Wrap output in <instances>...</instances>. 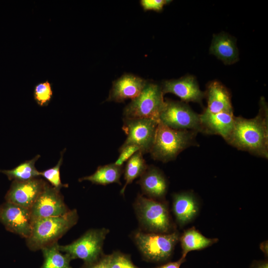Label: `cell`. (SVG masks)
I'll return each mask as SVG.
<instances>
[{"label":"cell","instance_id":"1","mask_svg":"<svg viewBox=\"0 0 268 268\" xmlns=\"http://www.w3.org/2000/svg\"><path fill=\"white\" fill-rule=\"evenodd\" d=\"M261 103L259 114L254 118L234 116L233 129L226 141L239 149L268 158V108L264 101Z\"/></svg>","mask_w":268,"mask_h":268},{"label":"cell","instance_id":"2","mask_svg":"<svg viewBox=\"0 0 268 268\" xmlns=\"http://www.w3.org/2000/svg\"><path fill=\"white\" fill-rule=\"evenodd\" d=\"M78 215L76 209L58 216L38 219L33 222L30 236L26 239L28 248L32 251L58 242L77 222Z\"/></svg>","mask_w":268,"mask_h":268},{"label":"cell","instance_id":"3","mask_svg":"<svg viewBox=\"0 0 268 268\" xmlns=\"http://www.w3.org/2000/svg\"><path fill=\"white\" fill-rule=\"evenodd\" d=\"M197 133L194 131L174 129L159 121L149 153L156 160L163 162L173 160L181 151L194 143Z\"/></svg>","mask_w":268,"mask_h":268},{"label":"cell","instance_id":"4","mask_svg":"<svg viewBox=\"0 0 268 268\" xmlns=\"http://www.w3.org/2000/svg\"><path fill=\"white\" fill-rule=\"evenodd\" d=\"M134 209L141 226L151 233H168L172 224L164 202L138 194Z\"/></svg>","mask_w":268,"mask_h":268},{"label":"cell","instance_id":"5","mask_svg":"<svg viewBox=\"0 0 268 268\" xmlns=\"http://www.w3.org/2000/svg\"><path fill=\"white\" fill-rule=\"evenodd\" d=\"M161 87L147 83L140 94L124 108L123 119H148L159 121L165 100Z\"/></svg>","mask_w":268,"mask_h":268},{"label":"cell","instance_id":"6","mask_svg":"<svg viewBox=\"0 0 268 268\" xmlns=\"http://www.w3.org/2000/svg\"><path fill=\"white\" fill-rule=\"evenodd\" d=\"M134 238L144 258L150 261L161 262L171 257L179 240L180 235L177 231L168 233H145L137 231Z\"/></svg>","mask_w":268,"mask_h":268},{"label":"cell","instance_id":"7","mask_svg":"<svg viewBox=\"0 0 268 268\" xmlns=\"http://www.w3.org/2000/svg\"><path fill=\"white\" fill-rule=\"evenodd\" d=\"M109 232V229L104 228L88 230L71 243L59 245V249L72 259H80L85 263L93 262L103 254V243Z\"/></svg>","mask_w":268,"mask_h":268},{"label":"cell","instance_id":"8","mask_svg":"<svg viewBox=\"0 0 268 268\" xmlns=\"http://www.w3.org/2000/svg\"><path fill=\"white\" fill-rule=\"evenodd\" d=\"M159 121L174 129H189L197 132H202L199 114L195 112L184 102L165 100L159 115Z\"/></svg>","mask_w":268,"mask_h":268},{"label":"cell","instance_id":"9","mask_svg":"<svg viewBox=\"0 0 268 268\" xmlns=\"http://www.w3.org/2000/svg\"><path fill=\"white\" fill-rule=\"evenodd\" d=\"M159 121L148 119H123L122 129L127 138L120 147L134 145L139 148L143 154L149 153Z\"/></svg>","mask_w":268,"mask_h":268},{"label":"cell","instance_id":"10","mask_svg":"<svg viewBox=\"0 0 268 268\" xmlns=\"http://www.w3.org/2000/svg\"><path fill=\"white\" fill-rule=\"evenodd\" d=\"M69 210L60 190L48 183L30 208L33 222L38 219L63 215Z\"/></svg>","mask_w":268,"mask_h":268},{"label":"cell","instance_id":"11","mask_svg":"<svg viewBox=\"0 0 268 268\" xmlns=\"http://www.w3.org/2000/svg\"><path fill=\"white\" fill-rule=\"evenodd\" d=\"M0 222L7 230L22 238L31 235L33 220L30 209L6 201L0 205Z\"/></svg>","mask_w":268,"mask_h":268},{"label":"cell","instance_id":"12","mask_svg":"<svg viewBox=\"0 0 268 268\" xmlns=\"http://www.w3.org/2000/svg\"><path fill=\"white\" fill-rule=\"evenodd\" d=\"M47 183L38 177L27 181L14 180L5 195V200L7 202L30 209Z\"/></svg>","mask_w":268,"mask_h":268},{"label":"cell","instance_id":"13","mask_svg":"<svg viewBox=\"0 0 268 268\" xmlns=\"http://www.w3.org/2000/svg\"><path fill=\"white\" fill-rule=\"evenodd\" d=\"M161 89L163 94L172 93L185 102L201 103L204 96L195 78L192 76L166 80L163 82Z\"/></svg>","mask_w":268,"mask_h":268},{"label":"cell","instance_id":"14","mask_svg":"<svg viewBox=\"0 0 268 268\" xmlns=\"http://www.w3.org/2000/svg\"><path fill=\"white\" fill-rule=\"evenodd\" d=\"M147 82L144 79L133 74H125L113 82L107 101L122 102L138 96Z\"/></svg>","mask_w":268,"mask_h":268},{"label":"cell","instance_id":"15","mask_svg":"<svg viewBox=\"0 0 268 268\" xmlns=\"http://www.w3.org/2000/svg\"><path fill=\"white\" fill-rule=\"evenodd\" d=\"M202 132L217 134L226 141L230 136L234 127L233 114L220 112L212 113L206 108L199 114Z\"/></svg>","mask_w":268,"mask_h":268},{"label":"cell","instance_id":"16","mask_svg":"<svg viewBox=\"0 0 268 268\" xmlns=\"http://www.w3.org/2000/svg\"><path fill=\"white\" fill-rule=\"evenodd\" d=\"M137 182L143 193L149 198L162 199L167 190V180L161 170L153 166H148Z\"/></svg>","mask_w":268,"mask_h":268},{"label":"cell","instance_id":"17","mask_svg":"<svg viewBox=\"0 0 268 268\" xmlns=\"http://www.w3.org/2000/svg\"><path fill=\"white\" fill-rule=\"evenodd\" d=\"M199 210L195 196L188 192L175 194L173 196V211L177 223L184 226L191 221Z\"/></svg>","mask_w":268,"mask_h":268},{"label":"cell","instance_id":"18","mask_svg":"<svg viewBox=\"0 0 268 268\" xmlns=\"http://www.w3.org/2000/svg\"><path fill=\"white\" fill-rule=\"evenodd\" d=\"M210 52L227 65L238 60V51L234 39L226 34L215 35L212 40Z\"/></svg>","mask_w":268,"mask_h":268},{"label":"cell","instance_id":"19","mask_svg":"<svg viewBox=\"0 0 268 268\" xmlns=\"http://www.w3.org/2000/svg\"><path fill=\"white\" fill-rule=\"evenodd\" d=\"M206 109L212 113L233 114L230 94L226 88L217 81L211 83L208 87Z\"/></svg>","mask_w":268,"mask_h":268},{"label":"cell","instance_id":"20","mask_svg":"<svg viewBox=\"0 0 268 268\" xmlns=\"http://www.w3.org/2000/svg\"><path fill=\"white\" fill-rule=\"evenodd\" d=\"M179 240L182 249V257L186 258L189 252L206 248L217 243L218 239L206 237L193 227L185 230L180 236Z\"/></svg>","mask_w":268,"mask_h":268},{"label":"cell","instance_id":"21","mask_svg":"<svg viewBox=\"0 0 268 268\" xmlns=\"http://www.w3.org/2000/svg\"><path fill=\"white\" fill-rule=\"evenodd\" d=\"M123 172V166L113 163L99 166L93 174L80 178L78 181H89L93 184L104 186L115 183L121 184L120 178Z\"/></svg>","mask_w":268,"mask_h":268},{"label":"cell","instance_id":"22","mask_svg":"<svg viewBox=\"0 0 268 268\" xmlns=\"http://www.w3.org/2000/svg\"><path fill=\"white\" fill-rule=\"evenodd\" d=\"M44 263L41 268H71L70 262L72 260L67 254H63L56 242L41 249Z\"/></svg>","mask_w":268,"mask_h":268},{"label":"cell","instance_id":"23","mask_svg":"<svg viewBox=\"0 0 268 268\" xmlns=\"http://www.w3.org/2000/svg\"><path fill=\"white\" fill-rule=\"evenodd\" d=\"M126 162L124 169L125 184L121 190V195L124 194L127 186L135 179L140 177L148 167L143 154L140 151L135 153Z\"/></svg>","mask_w":268,"mask_h":268},{"label":"cell","instance_id":"24","mask_svg":"<svg viewBox=\"0 0 268 268\" xmlns=\"http://www.w3.org/2000/svg\"><path fill=\"white\" fill-rule=\"evenodd\" d=\"M40 157L37 155L31 160L25 161L10 170H0V172L5 174L9 180L27 181L40 176L35 166V162Z\"/></svg>","mask_w":268,"mask_h":268},{"label":"cell","instance_id":"25","mask_svg":"<svg viewBox=\"0 0 268 268\" xmlns=\"http://www.w3.org/2000/svg\"><path fill=\"white\" fill-rule=\"evenodd\" d=\"M34 98L40 106L48 105L53 96L52 84L48 80L40 82L34 89Z\"/></svg>","mask_w":268,"mask_h":268},{"label":"cell","instance_id":"26","mask_svg":"<svg viewBox=\"0 0 268 268\" xmlns=\"http://www.w3.org/2000/svg\"><path fill=\"white\" fill-rule=\"evenodd\" d=\"M65 150L66 149H64L61 152L60 158L55 166L44 171L40 172V176L44 177L52 186L59 190L63 187H68L67 184H64L62 183L60 172V167L63 163L64 152Z\"/></svg>","mask_w":268,"mask_h":268},{"label":"cell","instance_id":"27","mask_svg":"<svg viewBox=\"0 0 268 268\" xmlns=\"http://www.w3.org/2000/svg\"><path fill=\"white\" fill-rule=\"evenodd\" d=\"M109 255L111 268H139L132 263L127 255L115 252Z\"/></svg>","mask_w":268,"mask_h":268},{"label":"cell","instance_id":"28","mask_svg":"<svg viewBox=\"0 0 268 268\" xmlns=\"http://www.w3.org/2000/svg\"><path fill=\"white\" fill-rule=\"evenodd\" d=\"M138 151H140L139 148L134 145H128L123 147H120L119 149L120 155L114 162L115 164L123 166L124 163Z\"/></svg>","mask_w":268,"mask_h":268},{"label":"cell","instance_id":"29","mask_svg":"<svg viewBox=\"0 0 268 268\" xmlns=\"http://www.w3.org/2000/svg\"><path fill=\"white\" fill-rule=\"evenodd\" d=\"M170 1L168 0H141L140 4L145 10L159 11L163 8L164 5Z\"/></svg>","mask_w":268,"mask_h":268},{"label":"cell","instance_id":"30","mask_svg":"<svg viewBox=\"0 0 268 268\" xmlns=\"http://www.w3.org/2000/svg\"><path fill=\"white\" fill-rule=\"evenodd\" d=\"M82 268H111L109 255L103 254L96 261L90 263H85Z\"/></svg>","mask_w":268,"mask_h":268},{"label":"cell","instance_id":"31","mask_svg":"<svg viewBox=\"0 0 268 268\" xmlns=\"http://www.w3.org/2000/svg\"><path fill=\"white\" fill-rule=\"evenodd\" d=\"M186 261L185 258H181L177 261L170 262L155 268H180L181 265Z\"/></svg>","mask_w":268,"mask_h":268},{"label":"cell","instance_id":"32","mask_svg":"<svg viewBox=\"0 0 268 268\" xmlns=\"http://www.w3.org/2000/svg\"><path fill=\"white\" fill-rule=\"evenodd\" d=\"M250 268H268V261H255L251 264Z\"/></svg>","mask_w":268,"mask_h":268},{"label":"cell","instance_id":"33","mask_svg":"<svg viewBox=\"0 0 268 268\" xmlns=\"http://www.w3.org/2000/svg\"><path fill=\"white\" fill-rule=\"evenodd\" d=\"M266 242H264L262 243L261 245V250L263 251V252L265 254L268 255V246L267 244L266 245Z\"/></svg>","mask_w":268,"mask_h":268}]
</instances>
